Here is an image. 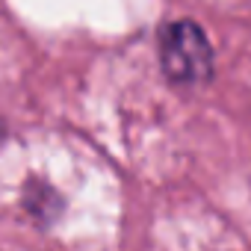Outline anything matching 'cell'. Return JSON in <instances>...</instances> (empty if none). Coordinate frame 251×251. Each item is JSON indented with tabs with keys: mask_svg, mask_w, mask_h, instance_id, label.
<instances>
[{
	"mask_svg": "<svg viewBox=\"0 0 251 251\" xmlns=\"http://www.w3.org/2000/svg\"><path fill=\"white\" fill-rule=\"evenodd\" d=\"M160 68L175 86H201L213 77L216 56L207 33L195 21H172L160 30Z\"/></svg>",
	"mask_w": 251,
	"mask_h": 251,
	"instance_id": "cell-1",
	"label": "cell"
}]
</instances>
